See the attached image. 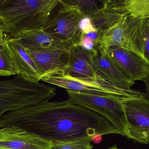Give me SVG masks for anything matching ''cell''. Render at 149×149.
Listing matches in <instances>:
<instances>
[{"label":"cell","instance_id":"18","mask_svg":"<svg viewBox=\"0 0 149 149\" xmlns=\"http://www.w3.org/2000/svg\"><path fill=\"white\" fill-rule=\"evenodd\" d=\"M64 5L75 7L84 17L94 18L106 8L109 0H61Z\"/></svg>","mask_w":149,"mask_h":149},{"label":"cell","instance_id":"21","mask_svg":"<svg viewBox=\"0 0 149 149\" xmlns=\"http://www.w3.org/2000/svg\"><path fill=\"white\" fill-rule=\"evenodd\" d=\"M91 138L72 141H53L51 149H92Z\"/></svg>","mask_w":149,"mask_h":149},{"label":"cell","instance_id":"12","mask_svg":"<svg viewBox=\"0 0 149 149\" xmlns=\"http://www.w3.org/2000/svg\"><path fill=\"white\" fill-rule=\"evenodd\" d=\"M92 64L97 74L118 87L131 89L135 83L127 78L111 61L104 49L99 46L97 54L92 56Z\"/></svg>","mask_w":149,"mask_h":149},{"label":"cell","instance_id":"22","mask_svg":"<svg viewBox=\"0 0 149 149\" xmlns=\"http://www.w3.org/2000/svg\"><path fill=\"white\" fill-rule=\"evenodd\" d=\"M81 45L85 50L91 52L94 54H97L98 53V44L95 41L87 37L85 35L82 37Z\"/></svg>","mask_w":149,"mask_h":149},{"label":"cell","instance_id":"10","mask_svg":"<svg viewBox=\"0 0 149 149\" xmlns=\"http://www.w3.org/2000/svg\"><path fill=\"white\" fill-rule=\"evenodd\" d=\"M137 17L127 15L102 34L98 45L105 49L119 47L132 50V41Z\"/></svg>","mask_w":149,"mask_h":149},{"label":"cell","instance_id":"17","mask_svg":"<svg viewBox=\"0 0 149 149\" xmlns=\"http://www.w3.org/2000/svg\"><path fill=\"white\" fill-rule=\"evenodd\" d=\"M127 15L124 10L113 6L111 0H109L106 8L91 20L95 28L102 35Z\"/></svg>","mask_w":149,"mask_h":149},{"label":"cell","instance_id":"11","mask_svg":"<svg viewBox=\"0 0 149 149\" xmlns=\"http://www.w3.org/2000/svg\"><path fill=\"white\" fill-rule=\"evenodd\" d=\"M95 55L85 50L81 45L73 46L70 50L68 64L62 72L78 79L88 80L99 77L92 64V56Z\"/></svg>","mask_w":149,"mask_h":149},{"label":"cell","instance_id":"2","mask_svg":"<svg viewBox=\"0 0 149 149\" xmlns=\"http://www.w3.org/2000/svg\"><path fill=\"white\" fill-rule=\"evenodd\" d=\"M60 0H0L1 29L17 38L42 27Z\"/></svg>","mask_w":149,"mask_h":149},{"label":"cell","instance_id":"4","mask_svg":"<svg viewBox=\"0 0 149 149\" xmlns=\"http://www.w3.org/2000/svg\"><path fill=\"white\" fill-rule=\"evenodd\" d=\"M42 81L63 88L67 91H79L94 95L113 96L117 97L147 98V95L138 91L118 87L99 77L95 79H78L66 74L62 71L45 75Z\"/></svg>","mask_w":149,"mask_h":149},{"label":"cell","instance_id":"19","mask_svg":"<svg viewBox=\"0 0 149 149\" xmlns=\"http://www.w3.org/2000/svg\"><path fill=\"white\" fill-rule=\"evenodd\" d=\"M11 37L1 29L0 75L9 76L17 74V70L8 45Z\"/></svg>","mask_w":149,"mask_h":149},{"label":"cell","instance_id":"26","mask_svg":"<svg viewBox=\"0 0 149 149\" xmlns=\"http://www.w3.org/2000/svg\"><path fill=\"white\" fill-rule=\"evenodd\" d=\"M120 149L118 148L116 146H112V147H111V148H109V149Z\"/></svg>","mask_w":149,"mask_h":149},{"label":"cell","instance_id":"23","mask_svg":"<svg viewBox=\"0 0 149 149\" xmlns=\"http://www.w3.org/2000/svg\"><path fill=\"white\" fill-rule=\"evenodd\" d=\"M80 29L83 35L87 34L90 32H97L92 23L91 19L88 17H84L80 22Z\"/></svg>","mask_w":149,"mask_h":149},{"label":"cell","instance_id":"13","mask_svg":"<svg viewBox=\"0 0 149 149\" xmlns=\"http://www.w3.org/2000/svg\"><path fill=\"white\" fill-rule=\"evenodd\" d=\"M7 43L17 75L33 81L39 82L41 80L42 76L34 61L19 39L10 38Z\"/></svg>","mask_w":149,"mask_h":149},{"label":"cell","instance_id":"20","mask_svg":"<svg viewBox=\"0 0 149 149\" xmlns=\"http://www.w3.org/2000/svg\"><path fill=\"white\" fill-rule=\"evenodd\" d=\"M116 7L135 17L149 15V0H113Z\"/></svg>","mask_w":149,"mask_h":149},{"label":"cell","instance_id":"6","mask_svg":"<svg viewBox=\"0 0 149 149\" xmlns=\"http://www.w3.org/2000/svg\"><path fill=\"white\" fill-rule=\"evenodd\" d=\"M84 17L75 7L64 5L60 0L51 13L48 22L42 28L67 44L72 46L81 45L83 35L79 26Z\"/></svg>","mask_w":149,"mask_h":149},{"label":"cell","instance_id":"14","mask_svg":"<svg viewBox=\"0 0 149 149\" xmlns=\"http://www.w3.org/2000/svg\"><path fill=\"white\" fill-rule=\"evenodd\" d=\"M42 77L62 71L67 66L70 49L35 50L27 49Z\"/></svg>","mask_w":149,"mask_h":149},{"label":"cell","instance_id":"25","mask_svg":"<svg viewBox=\"0 0 149 149\" xmlns=\"http://www.w3.org/2000/svg\"><path fill=\"white\" fill-rule=\"evenodd\" d=\"M91 141L95 143L98 144L102 140V136L100 134H95L91 138Z\"/></svg>","mask_w":149,"mask_h":149},{"label":"cell","instance_id":"24","mask_svg":"<svg viewBox=\"0 0 149 149\" xmlns=\"http://www.w3.org/2000/svg\"><path fill=\"white\" fill-rule=\"evenodd\" d=\"M85 35H86L87 37L91 39V40L95 41L97 44H98V42H99L101 36H102V34L100 33H99L98 31H97V32H90V33H88Z\"/></svg>","mask_w":149,"mask_h":149},{"label":"cell","instance_id":"9","mask_svg":"<svg viewBox=\"0 0 149 149\" xmlns=\"http://www.w3.org/2000/svg\"><path fill=\"white\" fill-rule=\"evenodd\" d=\"M53 143L16 126L0 130V149H51Z\"/></svg>","mask_w":149,"mask_h":149},{"label":"cell","instance_id":"7","mask_svg":"<svg viewBox=\"0 0 149 149\" xmlns=\"http://www.w3.org/2000/svg\"><path fill=\"white\" fill-rule=\"evenodd\" d=\"M127 120L125 136L142 143H149V99L123 97Z\"/></svg>","mask_w":149,"mask_h":149},{"label":"cell","instance_id":"15","mask_svg":"<svg viewBox=\"0 0 149 149\" xmlns=\"http://www.w3.org/2000/svg\"><path fill=\"white\" fill-rule=\"evenodd\" d=\"M17 39L26 49L31 50L70 49L73 47L53 37L42 27L25 32Z\"/></svg>","mask_w":149,"mask_h":149},{"label":"cell","instance_id":"8","mask_svg":"<svg viewBox=\"0 0 149 149\" xmlns=\"http://www.w3.org/2000/svg\"><path fill=\"white\" fill-rule=\"evenodd\" d=\"M105 50L116 66L132 82L143 81L149 76V64L135 52L116 46Z\"/></svg>","mask_w":149,"mask_h":149},{"label":"cell","instance_id":"3","mask_svg":"<svg viewBox=\"0 0 149 149\" xmlns=\"http://www.w3.org/2000/svg\"><path fill=\"white\" fill-rule=\"evenodd\" d=\"M56 89L18 76L0 82V116L38 105L56 95Z\"/></svg>","mask_w":149,"mask_h":149},{"label":"cell","instance_id":"16","mask_svg":"<svg viewBox=\"0 0 149 149\" xmlns=\"http://www.w3.org/2000/svg\"><path fill=\"white\" fill-rule=\"evenodd\" d=\"M133 52L149 64V15L138 17L132 40Z\"/></svg>","mask_w":149,"mask_h":149},{"label":"cell","instance_id":"5","mask_svg":"<svg viewBox=\"0 0 149 149\" xmlns=\"http://www.w3.org/2000/svg\"><path fill=\"white\" fill-rule=\"evenodd\" d=\"M70 102L95 111L106 118L125 136L127 120L122 98L67 91Z\"/></svg>","mask_w":149,"mask_h":149},{"label":"cell","instance_id":"1","mask_svg":"<svg viewBox=\"0 0 149 149\" xmlns=\"http://www.w3.org/2000/svg\"><path fill=\"white\" fill-rule=\"evenodd\" d=\"M13 126L52 141L91 138L95 134H120L104 117L69 99L45 101L0 116L1 128Z\"/></svg>","mask_w":149,"mask_h":149}]
</instances>
